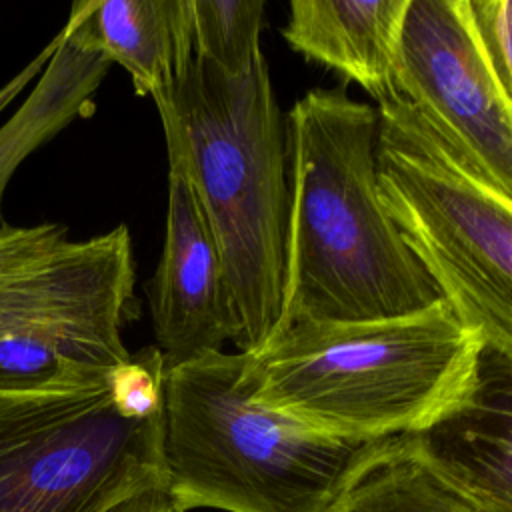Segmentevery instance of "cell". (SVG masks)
Segmentation results:
<instances>
[{"mask_svg":"<svg viewBox=\"0 0 512 512\" xmlns=\"http://www.w3.org/2000/svg\"><path fill=\"white\" fill-rule=\"evenodd\" d=\"M484 340L442 298L356 322L300 320L248 354L258 404L338 440L418 436L470 396Z\"/></svg>","mask_w":512,"mask_h":512,"instance_id":"2","label":"cell"},{"mask_svg":"<svg viewBox=\"0 0 512 512\" xmlns=\"http://www.w3.org/2000/svg\"><path fill=\"white\" fill-rule=\"evenodd\" d=\"M164 376L146 346L86 382L0 392V512H104L164 484Z\"/></svg>","mask_w":512,"mask_h":512,"instance_id":"5","label":"cell"},{"mask_svg":"<svg viewBox=\"0 0 512 512\" xmlns=\"http://www.w3.org/2000/svg\"><path fill=\"white\" fill-rule=\"evenodd\" d=\"M194 52L226 76H246L264 56L262 0H190Z\"/></svg>","mask_w":512,"mask_h":512,"instance_id":"16","label":"cell"},{"mask_svg":"<svg viewBox=\"0 0 512 512\" xmlns=\"http://www.w3.org/2000/svg\"><path fill=\"white\" fill-rule=\"evenodd\" d=\"M376 442L322 436L258 404L246 352L166 366L162 466L176 512H330Z\"/></svg>","mask_w":512,"mask_h":512,"instance_id":"4","label":"cell"},{"mask_svg":"<svg viewBox=\"0 0 512 512\" xmlns=\"http://www.w3.org/2000/svg\"><path fill=\"white\" fill-rule=\"evenodd\" d=\"M330 512H482L424 452L418 436L378 440Z\"/></svg>","mask_w":512,"mask_h":512,"instance_id":"14","label":"cell"},{"mask_svg":"<svg viewBox=\"0 0 512 512\" xmlns=\"http://www.w3.org/2000/svg\"><path fill=\"white\" fill-rule=\"evenodd\" d=\"M378 116L382 198L402 238L486 350L512 362V200L402 98Z\"/></svg>","mask_w":512,"mask_h":512,"instance_id":"6","label":"cell"},{"mask_svg":"<svg viewBox=\"0 0 512 512\" xmlns=\"http://www.w3.org/2000/svg\"><path fill=\"white\" fill-rule=\"evenodd\" d=\"M90 10L92 0L74 2L44 74L22 106L0 126V226L4 192L18 166L72 120L90 114L92 96L112 66L92 40Z\"/></svg>","mask_w":512,"mask_h":512,"instance_id":"12","label":"cell"},{"mask_svg":"<svg viewBox=\"0 0 512 512\" xmlns=\"http://www.w3.org/2000/svg\"><path fill=\"white\" fill-rule=\"evenodd\" d=\"M128 226L76 240L68 226H0V340L56 334L126 360L122 330L134 310Z\"/></svg>","mask_w":512,"mask_h":512,"instance_id":"7","label":"cell"},{"mask_svg":"<svg viewBox=\"0 0 512 512\" xmlns=\"http://www.w3.org/2000/svg\"><path fill=\"white\" fill-rule=\"evenodd\" d=\"M154 104L168 158L186 168L220 246L238 350L256 352L282 322L290 216L286 122L266 56L240 78L194 56Z\"/></svg>","mask_w":512,"mask_h":512,"instance_id":"3","label":"cell"},{"mask_svg":"<svg viewBox=\"0 0 512 512\" xmlns=\"http://www.w3.org/2000/svg\"><path fill=\"white\" fill-rule=\"evenodd\" d=\"M104 512H176V508L166 484H152L118 500Z\"/></svg>","mask_w":512,"mask_h":512,"instance_id":"18","label":"cell"},{"mask_svg":"<svg viewBox=\"0 0 512 512\" xmlns=\"http://www.w3.org/2000/svg\"><path fill=\"white\" fill-rule=\"evenodd\" d=\"M410 0H292L284 40L362 86L378 106L394 86L400 34Z\"/></svg>","mask_w":512,"mask_h":512,"instance_id":"11","label":"cell"},{"mask_svg":"<svg viewBox=\"0 0 512 512\" xmlns=\"http://www.w3.org/2000/svg\"><path fill=\"white\" fill-rule=\"evenodd\" d=\"M146 292L166 366L222 350L230 340L238 346L242 324L220 246L186 168L172 158L164 246Z\"/></svg>","mask_w":512,"mask_h":512,"instance_id":"9","label":"cell"},{"mask_svg":"<svg viewBox=\"0 0 512 512\" xmlns=\"http://www.w3.org/2000/svg\"><path fill=\"white\" fill-rule=\"evenodd\" d=\"M394 86L398 98L512 200V102L468 0H410Z\"/></svg>","mask_w":512,"mask_h":512,"instance_id":"8","label":"cell"},{"mask_svg":"<svg viewBox=\"0 0 512 512\" xmlns=\"http://www.w3.org/2000/svg\"><path fill=\"white\" fill-rule=\"evenodd\" d=\"M126 360L100 346L66 336H8L0 340V392L44 390L86 382Z\"/></svg>","mask_w":512,"mask_h":512,"instance_id":"15","label":"cell"},{"mask_svg":"<svg viewBox=\"0 0 512 512\" xmlns=\"http://www.w3.org/2000/svg\"><path fill=\"white\" fill-rule=\"evenodd\" d=\"M418 440L482 512H512V362L484 348L468 400Z\"/></svg>","mask_w":512,"mask_h":512,"instance_id":"10","label":"cell"},{"mask_svg":"<svg viewBox=\"0 0 512 512\" xmlns=\"http://www.w3.org/2000/svg\"><path fill=\"white\" fill-rule=\"evenodd\" d=\"M286 138L290 216L278 332L300 320H376L442 300L384 204L378 108L342 86L312 88L290 108Z\"/></svg>","mask_w":512,"mask_h":512,"instance_id":"1","label":"cell"},{"mask_svg":"<svg viewBox=\"0 0 512 512\" xmlns=\"http://www.w3.org/2000/svg\"><path fill=\"white\" fill-rule=\"evenodd\" d=\"M94 44L122 66L140 96H166L194 52L190 0H92Z\"/></svg>","mask_w":512,"mask_h":512,"instance_id":"13","label":"cell"},{"mask_svg":"<svg viewBox=\"0 0 512 512\" xmlns=\"http://www.w3.org/2000/svg\"><path fill=\"white\" fill-rule=\"evenodd\" d=\"M468 4L482 46L512 102V0H468Z\"/></svg>","mask_w":512,"mask_h":512,"instance_id":"17","label":"cell"}]
</instances>
